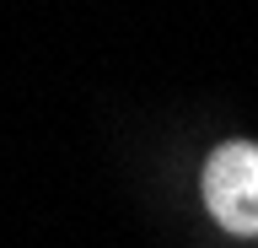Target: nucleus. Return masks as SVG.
I'll list each match as a JSON object with an SVG mask.
<instances>
[{
  "instance_id": "1",
  "label": "nucleus",
  "mask_w": 258,
  "mask_h": 248,
  "mask_svg": "<svg viewBox=\"0 0 258 248\" xmlns=\"http://www.w3.org/2000/svg\"><path fill=\"white\" fill-rule=\"evenodd\" d=\"M205 205L226 232L253 237L258 232V146L226 140L205 162Z\"/></svg>"
}]
</instances>
